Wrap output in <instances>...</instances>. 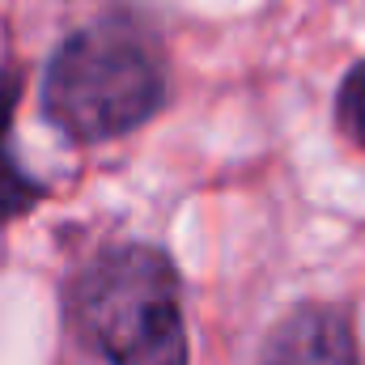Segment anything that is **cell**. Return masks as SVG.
Returning <instances> with one entry per match:
<instances>
[{
	"label": "cell",
	"mask_w": 365,
	"mask_h": 365,
	"mask_svg": "<svg viewBox=\"0 0 365 365\" xmlns=\"http://www.w3.org/2000/svg\"><path fill=\"white\" fill-rule=\"evenodd\" d=\"M170 106V56L162 30L136 4H110L68 30L38 81V115L68 145H110Z\"/></svg>",
	"instance_id": "cell-1"
},
{
	"label": "cell",
	"mask_w": 365,
	"mask_h": 365,
	"mask_svg": "<svg viewBox=\"0 0 365 365\" xmlns=\"http://www.w3.org/2000/svg\"><path fill=\"white\" fill-rule=\"evenodd\" d=\"M68 331L106 365H191L182 276L158 242H110L64 284Z\"/></svg>",
	"instance_id": "cell-2"
},
{
	"label": "cell",
	"mask_w": 365,
	"mask_h": 365,
	"mask_svg": "<svg viewBox=\"0 0 365 365\" xmlns=\"http://www.w3.org/2000/svg\"><path fill=\"white\" fill-rule=\"evenodd\" d=\"M255 365H365V357L344 306L297 302L264 340Z\"/></svg>",
	"instance_id": "cell-3"
},
{
	"label": "cell",
	"mask_w": 365,
	"mask_h": 365,
	"mask_svg": "<svg viewBox=\"0 0 365 365\" xmlns=\"http://www.w3.org/2000/svg\"><path fill=\"white\" fill-rule=\"evenodd\" d=\"M26 93V73L17 64H0V230L30 217L47 200V182L34 179L13 149V119Z\"/></svg>",
	"instance_id": "cell-4"
},
{
	"label": "cell",
	"mask_w": 365,
	"mask_h": 365,
	"mask_svg": "<svg viewBox=\"0 0 365 365\" xmlns=\"http://www.w3.org/2000/svg\"><path fill=\"white\" fill-rule=\"evenodd\" d=\"M336 128L344 140L365 149V56L344 73V81L336 90Z\"/></svg>",
	"instance_id": "cell-5"
}]
</instances>
